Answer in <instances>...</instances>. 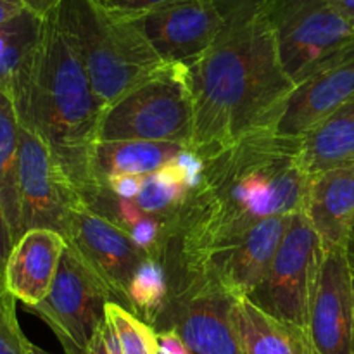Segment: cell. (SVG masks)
<instances>
[{"instance_id": "obj_1", "label": "cell", "mask_w": 354, "mask_h": 354, "mask_svg": "<svg viewBox=\"0 0 354 354\" xmlns=\"http://www.w3.org/2000/svg\"><path fill=\"white\" fill-rule=\"evenodd\" d=\"M203 161L162 259L169 292L199 277L258 223L306 209L311 175L301 159V138L259 130Z\"/></svg>"}, {"instance_id": "obj_2", "label": "cell", "mask_w": 354, "mask_h": 354, "mask_svg": "<svg viewBox=\"0 0 354 354\" xmlns=\"http://www.w3.org/2000/svg\"><path fill=\"white\" fill-rule=\"evenodd\" d=\"M223 24L190 62L194 137L190 151L213 154L259 130H275L296 88L280 62L266 0H216Z\"/></svg>"}, {"instance_id": "obj_3", "label": "cell", "mask_w": 354, "mask_h": 354, "mask_svg": "<svg viewBox=\"0 0 354 354\" xmlns=\"http://www.w3.org/2000/svg\"><path fill=\"white\" fill-rule=\"evenodd\" d=\"M12 100L19 123L48 145L83 199L104 109L55 9L44 16L40 38L17 78Z\"/></svg>"}, {"instance_id": "obj_4", "label": "cell", "mask_w": 354, "mask_h": 354, "mask_svg": "<svg viewBox=\"0 0 354 354\" xmlns=\"http://www.w3.org/2000/svg\"><path fill=\"white\" fill-rule=\"evenodd\" d=\"M55 14L102 109L168 64L133 21L114 16L97 0H61Z\"/></svg>"}, {"instance_id": "obj_5", "label": "cell", "mask_w": 354, "mask_h": 354, "mask_svg": "<svg viewBox=\"0 0 354 354\" xmlns=\"http://www.w3.org/2000/svg\"><path fill=\"white\" fill-rule=\"evenodd\" d=\"M194 95L189 66L166 64L104 109L97 140L171 142L190 147Z\"/></svg>"}, {"instance_id": "obj_6", "label": "cell", "mask_w": 354, "mask_h": 354, "mask_svg": "<svg viewBox=\"0 0 354 354\" xmlns=\"http://www.w3.org/2000/svg\"><path fill=\"white\" fill-rule=\"evenodd\" d=\"M280 62L294 83L354 44V30L332 0H266Z\"/></svg>"}, {"instance_id": "obj_7", "label": "cell", "mask_w": 354, "mask_h": 354, "mask_svg": "<svg viewBox=\"0 0 354 354\" xmlns=\"http://www.w3.org/2000/svg\"><path fill=\"white\" fill-rule=\"evenodd\" d=\"M324 245L304 211L290 216L261 283L248 297L272 317L306 330L310 297Z\"/></svg>"}, {"instance_id": "obj_8", "label": "cell", "mask_w": 354, "mask_h": 354, "mask_svg": "<svg viewBox=\"0 0 354 354\" xmlns=\"http://www.w3.org/2000/svg\"><path fill=\"white\" fill-rule=\"evenodd\" d=\"M107 303L111 301L102 283L66 248L50 292L30 310L50 327L66 354H86L106 320Z\"/></svg>"}, {"instance_id": "obj_9", "label": "cell", "mask_w": 354, "mask_h": 354, "mask_svg": "<svg viewBox=\"0 0 354 354\" xmlns=\"http://www.w3.org/2000/svg\"><path fill=\"white\" fill-rule=\"evenodd\" d=\"M62 237L80 261L102 283L111 303L130 311L128 289L145 258L130 235L82 201L68 214Z\"/></svg>"}, {"instance_id": "obj_10", "label": "cell", "mask_w": 354, "mask_h": 354, "mask_svg": "<svg viewBox=\"0 0 354 354\" xmlns=\"http://www.w3.org/2000/svg\"><path fill=\"white\" fill-rule=\"evenodd\" d=\"M234 306L235 297L216 282L192 279L169 292L154 330H173L192 354H242Z\"/></svg>"}, {"instance_id": "obj_11", "label": "cell", "mask_w": 354, "mask_h": 354, "mask_svg": "<svg viewBox=\"0 0 354 354\" xmlns=\"http://www.w3.org/2000/svg\"><path fill=\"white\" fill-rule=\"evenodd\" d=\"M17 196L19 237L33 228H48L62 235L69 211L83 201L48 145L21 123Z\"/></svg>"}, {"instance_id": "obj_12", "label": "cell", "mask_w": 354, "mask_h": 354, "mask_svg": "<svg viewBox=\"0 0 354 354\" xmlns=\"http://www.w3.org/2000/svg\"><path fill=\"white\" fill-rule=\"evenodd\" d=\"M311 354H354L351 265L346 249L324 251L306 325Z\"/></svg>"}, {"instance_id": "obj_13", "label": "cell", "mask_w": 354, "mask_h": 354, "mask_svg": "<svg viewBox=\"0 0 354 354\" xmlns=\"http://www.w3.org/2000/svg\"><path fill=\"white\" fill-rule=\"evenodd\" d=\"M131 21L162 61L190 64L211 47L223 16L216 0H183Z\"/></svg>"}, {"instance_id": "obj_14", "label": "cell", "mask_w": 354, "mask_h": 354, "mask_svg": "<svg viewBox=\"0 0 354 354\" xmlns=\"http://www.w3.org/2000/svg\"><path fill=\"white\" fill-rule=\"evenodd\" d=\"M354 97V44L297 83L287 99L275 131L303 138Z\"/></svg>"}, {"instance_id": "obj_15", "label": "cell", "mask_w": 354, "mask_h": 354, "mask_svg": "<svg viewBox=\"0 0 354 354\" xmlns=\"http://www.w3.org/2000/svg\"><path fill=\"white\" fill-rule=\"evenodd\" d=\"M289 223L290 216H273L261 221L235 248L214 258L196 279L213 280L235 299L249 297L268 272Z\"/></svg>"}, {"instance_id": "obj_16", "label": "cell", "mask_w": 354, "mask_h": 354, "mask_svg": "<svg viewBox=\"0 0 354 354\" xmlns=\"http://www.w3.org/2000/svg\"><path fill=\"white\" fill-rule=\"evenodd\" d=\"M66 239L48 228H33L21 235L10 249L3 272V287L26 308H35L48 296L59 272Z\"/></svg>"}, {"instance_id": "obj_17", "label": "cell", "mask_w": 354, "mask_h": 354, "mask_svg": "<svg viewBox=\"0 0 354 354\" xmlns=\"http://www.w3.org/2000/svg\"><path fill=\"white\" fill-rule=\"evenodd\" d=\"M304 213L320 235L324 251L346 249L354 228V165L311 176Z\"/></svg>"}, {"instance_id": "obj_18", "label": "cell", "mask_w": 354, "mask_h": 354, "mask_svg": "<svg viewBox=\"0 0 354 354\" xmlns=\"http://www.w3.org/2000/svg\"><path fill=\"white\" fill-rule=\"evenodd\" d=\"M187 149L171 142L97 140L90 152V189L85 197L113 178L152 175L175 161Z\"/></svg>"}, {"instance_id": "obj_19", "label": "cell", "mask_w": 354, "mask_h": 354, "mask_svg": "<svg viewBox=\"0 0 354 354\" xmlns=\"http://www.w3.org/2000/svg\"><path fill=\"white\" fill-rule=\"evenodd\" d=\"M234 322L242 354H311L304 328L272 317L248 297L235 299Z\"/></svg>"}, {"instance_id": "obj_20", "label": "cell", "mask_w": 354, "mask_h": 354, "mask_svg": "<svg viewBox=\"0 0 354 354\" xmlns=\"http://www.w3.org/2000/svg\"><path fill=\"white\" fill-rule=\"evenodd\" d=\"M301 159L311 176L354 165V97L301 138Z\"/></svg>"}, {"instance_id": "obj_21", "label": "cell", "mask_w": 354, "mask_h": 354, "mask_svg": "<svg viewBox=\"0 0 354 354\" xmlns=\"http://www.w3.org/2000/svg\"><path fill=\"white\" fill-rule=\"evenodd\" d=\"M17 159H19V118L12 95L0 90V203L14 244L19 239Z\"/></svg>"}, {"instance_id": "obj_22", "label": "cell", "mask_w": 354, "mask_h": 354, "mask_svg": "<svg viewBox=\"0 0 354 354\" xmlns=\"http://www.w3.org/2000/svg\"><path fill=\"white\" fill-rule=\"evenodd\" d=\"M44 16L26 10L0 26V90L12 95L17 78L38 44Z\"/></svg>"}, {"instance_id": "obj_23", "label": "cell", "mask_w": 354, "mask_h": 354, "mask_svg": "<svg viewBox=\"0 0 354 354\" xmlns=\"http://www.w3.org/2000/svg\"><path fill=\"white\" fill-rule=\"evenodd\" d=\"M130 311L151 325H158L169 303V277L162 259L145 258L128 289Z\"/></svg>"}, {"instance_id": "obj_24", "label": "cell", "mask_w": 354, "mask_h": 354, "mask_svg": "<svg viewBox=\"0 0 354 354\" xmlns=\"http://www.w3.org/2000/svg\"><path fill=\"white\" fill-rule=\"evenodd\" d=\"M104 337L113 354H159L158 332L121 304H106Z\"/></svg>"}, {"instance_id": "obj_25", "label": "cell", "mask_w": 354, "mask_h": 354, "mask_svg": "<svg viewBox=\"0 0 354 354\" xmlns=\"http://www.w3.org/2000/svg\"><path fill=\"white\" fill-rule=\"evenodd\" d=\"M30 346L17 322L16 299L0 282V354H28Z\"/></svg>"}, {"instance_id": "obj_26", "label": "cell", "mask_w": 354, "mask_h": 354, "mask_svg": "<svg viewBox=\"0 0 354 354\" xmlns=\"http://www.w3.org/2000/svg\"><path fill=\"white\" fill-rule=\"evenodd\" d=\"M97 2L114 16L133 19V17H140L152 10L162 9V7L173 6L183 0H97Z\"/></svg>"}, {"instance_id": "obj_27", "label": "cell", "mask_w": 354, "mask_h": 354, "mask_svg": "<svg viewBox=\"0 0 354 354\" xmlns=\"http://www.w3.org/2000/svg\"><path fill=\"white\" fill-rule=\"evenodd\" d=\"M12 245H14L12 234H10V228L6 220V214H3L2 203H0V282L2 283H3V272H6V263H7V258H9Z\"/></svg>"}, {"instance_id": "obj_28", "label": "cell", "mask_w": 354, "mask_h": 354, "mask_svg": "<svg viewBox=\"0 0 354 354\" xmlns=\"http://www.w3.org/2000/svg\"><path fill=\"white\" fill-rule=\"evenodd\" d=\"M26 10L30 9L17 0H0V26L14 21Z\"/></svg>"}, {"instance_id": "obj_29", "label": "cell", "mask_w": 354, "mask_h": 354, "mask_svg": "<svg viewBox=\"0 0 354 354\" xmlns=\"http://www.w3.org/2000/svg\"><path fill=\"white\" fill-rule=\"evenodd\" d=\"M17 2L24 3L30 10L40 14V16H47L50 10H54L59 6L61 0H17Z\"/></svg>"}, {"instance_id": "obj_30", "label": "cell", "mask_w": 354, "mask_h": 354, "mask_svg": "<svg viewBox=\"0 0 354 354\" xmlns=\"http://www.w3.org/2000/svg\"><path fill=\"white\" fill-rule=\"evenodd\" d=\"M86 354H113L111 349L107 348L106 337H104V324L102 327L97 330V334L93 335L92 342H90L88 349H86Z\"/></svg>"}, {"instance_id": "obj_31", "label": "cell", "mask_w": 354, "mask_h": 354, "mask_svg": "<svg viewBox=\"0 0 354 354\" xmlns=\"http://www.w3.org/2000/svg\"><path fill=\"white\" fill-rule=\"evenodd\" d=\"M332 3L354 30V0H332Z\"/></svg>"}, {"instance_id": "obj_32", "label": "cell", "mask_w": 354, "mask_h": 354, "mask_svg": "<svg viewBox=\"0 0 354 354\" xmlns=\"http://www.w3.org/2000/svg\"><path fill=\"white\" fill-rule=\"evenodd\" d=\"M346 254H348V259L351 265H354V228L349 234L348 242H346Z\"/></svg>"}, {"instance_id": "obj_33", "label": "cell", "mask_w": 354, "mask_h": 354, "mask_svg": "<svg viewBox=\"0 0 354 354\" xmlns=\"http://www.w3.org/2000/svg\"><path fill=\"white\" fill-rule=\"evenodd\" d=\"M28 354H50V353L44 351V349H41V348H38V346L31 344V346H30V351H28Z\"/></svg>"}, {"instance_id": "obj_34", "label": "cell", "mask_w": 354, "mask_h": 354, "mask_svg": "<svg viewBox=\"0 0 354 354\" xmlns=\"http://www.w3.org/2000/svg\"><path fill=\"white\" fill-rule=\"evenodd\" d=\"M351 265V263H349ZM351 283H353V313H354V265H351Z\"/></svg>"}]
</instances>
